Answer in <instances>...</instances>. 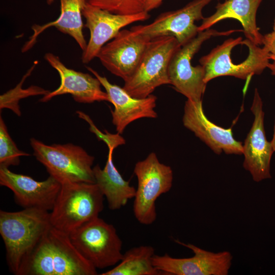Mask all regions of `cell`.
Returning a JSON list of instances; mask_svg holds the SVG:
<instances>
[{"mask_svg": "<svg viewBox=\"0 0 275 275\" xmlns=\"http://www.w3.org/2000/svg\"><path fill=\"white\" fill-rule=\"evenodd\" d=\"M97 269L52 225L22 261L17 275H96Z\"/></svg>", "mask_w": 275, "mask_h": 275, "instance_id": "6da1fadb", "label": "cell"}, {"mask_svg": "<svg viewBox=\"0 0 275 275\" xmlns=\"http://www.w3.org/2000/svg\"><path fill=\"white\" fill-rule=\"evenodd\" d=\"M269 60V54L263 47L238 37L225 40L199 62L204 68V81L207 84L222 76L250 79L267 68Z\"/></svg>", "mask_w": 275, "mask_h": 275, "instance_id": "7a4b0ae2", "label": "cell"}, {"mask_svg": "<svg viewBox=\"0 0 275 275\" xmlns=\"http://www.w3.org/2000/svg\"><path fill=\"white\" fill-rule=\"evenodd\" d=\"M51 226L49 211L35 208L15 212L0 210V234L12 273L17 275L23 259Z\"/></svg>", "mask_w": 275, "mask_h": 275, "instance_id": "3957f363", "label": "cell"}, {"mask_svg": "<svg viewBox=\"0 0 275 275\" xmlns=\"http://www.w3.org/2000/svg\"><path fill=\"white\" fill-rule=\"evenodd\" d=\"M103 197L95 183L62 184L50 212L51 225L69 234L98 217L104 207Z\"/></svg>", "mask_w": 275, "mask_h": 275, "instance_id": "277c9868", "label": "cell"}, {"mask_svg": "<svg viewBox=\"0 0 275 275\" xmlns=\"http://www.w3.org/2000/svg\"><path fill=\"white\" fill-rule=\"evenodd\" d=\"M30 144L37 160L61 184L95 183L94 157L80 146L71 143L48 145L35 138L30 139Z\"/></svg>", "mask_w": 275, "mask_h": 275, "instance_id": "5b68a950", "label": "cell"}, {"mask_svg": "<svg viewBox=\"0 0 275 275\" xmlns=\"http://www.w3.org/2000/svg\"><path fill=\"white\" fill-rule=\"evenodd\" d=\"M181 45L173 36H162L149 43L132 75L123 89L131 96L144 98L157 87L170 85L168 69L171 58Z\"/></svg>", "mask_w": 275, "mask_h": 275, "instance_id": "8992f818", "label": "cell"}, {"mask_svg": "<svg viewBox=\"0 0 275 275\" xmlns=\"http://www.w3.org/2000/svg\"><path fill=\"white\" fill-rule=\"evenodd\" d=\"M239 31L241 30L219 32L210 28L200 32L189 41L179 47L173 55L169 66L170 85L187 99L202 101L207 84L204 81L205 70L201 65H192L193 57L202 44L211 37L228 36Z\"/></svg>", "mask_w": 275, "mask_h": 275, "instance_id": "52a82bcc", "label": "cell"}, {"mask_svg": "<svg viewBox=\"0 0 275 275\" xmlns=\"http://www.w3.org/2000/svg\"><path fill=\"white\" fill-rule=\"evenodd\" d=\"M133 171L138 179L133 214L140 224L149 225L156 218V200L172 186L173 171L170 166L160 162L154 152H151L136 163Z\"/></svg>", "mask_w": 275, "mask_h": 275, "instance_id": "ba28073f", "label": "cell"}, {"mask_svg": "<svg viewBox=\"0 0 275 275\" xmlns=\"http://www.w3.org/2000/svg\"><path fill=\"white\" fill-rule=\"evenodd\" d=\"M69 235L79 253L96 269L115 265L122 259V241L116 228L99 216Z\"/></svg>", "mask_w": 275, "mask_h": 275, "instance_id": "9c48e42d", "label": "cell"}, {"mask_svg": "<svg viewBox=\"0 0 275 275\" xmlns=\"http://www.w3.org/2000/svg\"><path fill=\"white\" fill-rule=\"evenodd\" d=\"M175 241L191 250L189 258H173L167 254L154 255L152 263L161 273L173 275H227L232 264V256L228 251L214 253L193 244Z\"/></svg>", "mask_w": 275, "mask_h": 275, "instance_id": "30bf717a", "label": "cell"}, {"mask_svg": "<svg viewBox=\"0 0 275 275\" xmlns=\"http://www.w3.org/2000/svg\"><path fill=\"white\" fill-rule=\"evenodd\" d=\"M213 0H194L183 8L160 14L151 23L133 26L130 29L151 40L173 36L182 46L200 32L195 21L203 19V8Z\"/></svg>", "mask_w": 275, "mask_h": 275, "instance_id": "8fae6325", "label": "cell"}, {"mask_svg": "<svg viewBox=\"0 0 275 275\" xmlns=\"http://www.w3.org/2000/svg\"><path fill=\"white\" fill-rule=\"evenodd\" d=\"M151 40L131 29L121 30L101 48L97 58L111 73L125 81L135 71Z\"/></svg>", "mask_w": 275, "mask_h": 275, "instance_id": "7c38bea8", "label": "cell"}, {"mask_svg": "<svg viewBox=\"0 0 275 275\" xmlns=\"http://www.w3.org/2000/svg\"><path fill=\"white\" fill-rule=\"evenodd\" d=\"M82 14L86 19L85 26L89 30L90 36L81 61L88 64L97 56L101 48L112 40L125 26L138 21L148 19L149 12L145 11L132 15L111 13L86 2Z\"/></svg>", "mask_w": 275, "mask_h": 275, "instance_id": "4fadbf2b", "label": "cell"}, {"mask_svg": "<svg viewBox=\"0 0 275 275\" xmlns=\"http://www.w3.org/2000/svg\"><path fill=\"white\" fill-rule=\"evenodd\" d=\"M0 185L13 193L15 202L23 208H35L51 211L62 184L53 177L38 181L33 178L0 167Z\"/></svg>", "mask_w": 275, "mask_h": 275, "instance_id": "5bb4252c", "label": "cell"}, {"mask_svg": "<svg viewBox=\"0 0 275 275\" xmlns=\"http://www.w3.org/2000/svg\"><path fill=\"white\" fill-rule=\"evenodd\" d=\"M251 110L254 116L252 126L243 146V168L256 182L270 178V163L274 150L266 138L263 103L257 89L255 90Z\"/></svg>", "mask_w": 275, "mask_h": 275, "instance_id": "9a60e30c", "label": "cell"}, {"mask_svg": "<svg viewBox=\"0 0 275 275\" xmlns=\"http://www.w3.org/2000/svg\"><path fill=\"white\" fill-rule=\"evenodd\" d=\"M183 125L207 145L215 153L241 155L243 146L236 141L231 128L221 127L208 120L205 116L202 101L187 99L182 118Z\"/></svg>", "mask_w": 275, "mask_h": 275, "instance_id": "2e32d148", "label": "cell"}, {"mask_svg": "<svg viewBox=\"0 0 275 275\" xmlns=\"http://www.w3.org/2000/svg\"><path fill=\"white\" fill-rule=\"evenodd\" d=\"M44 59L58 72L61 82L57 89L44 95L40 101L47 102L57 96L69 94L79 103L109 102L107 93L102 91L101 84L96 77L67 67L58 56L52 53H46Z\"/></svg>", "mask_w": 275, "mask_h": 275, "instance_id": "e0dca14e", "label": "cell"}, {"mask_svg": "<svg viewBox=\"0 0 275 275\" xmlns=\"http://www.w3.org/2000/svg\"><path fill=\"white\" fill-rule=\"evenodd\" d=\"M104 87L114 105L111 111L112 123L119 134H122L131 122L143 118H156L155 111L157 97L151 94L144 98H136L130 95L123 87L111 83L105 76L100 75L91 67H87Z\"/></svg>", "mask_w": 275, "mask_h": 275, "instance_id": "ac0fdd59", "label": "cell"}, {"mask_svg": "<svg viewBox=\"0 0 275 275\" xmlns=\"http://www.w3.org/2000/svg\"><path fill=\"white\" fill-rule=\"evenodd\" d=\"M262 0H226L218 3L216 11L211 16L204 18L198 26L199 32L210 29L218 22L226 19L238 20L243 27L246 39L253 43L262 44L263 36L257 25L256 14Z\"/></svg>", "mask_w": 275, "mask_h": 275, "instance_id": "d6986e66", "label": "cell"}, {"mask_svg": "<svg viewBox=\"0 0 275 275\" xmlns=\"http://www.w3.org/2000/svg\"><path fill=\"white\" fill-rule=\"evenodd\" d=\"M108 148L107 160L103 169L99 165L93 168L95 183L105 197L108 208L118 210L134 198L136 189L125 180L116 168L113 158V147Z\"/></svg>", "mask_w": 275, "mask_h": 275, "instance_id": "ffe728a7", "label": "cell"}, {"mask_svg": "<svg viewBox=\"0 0 275 275\" xmlns=\"http://www.w3.org/2000/svg\"><path fill=\"white\" fill-rule=\"evenodd\" d=\"M86 0H60L61 13L54 21L42 25H34L32 27L33 35L23 46V51L30 49L35 44L39 35L46 29L54 26L61 32L72 37L84 51L87 46L82 29V10Z\"/></svg>", "mask_w": 275, "mask_h": 275, "instance_id": "44dd1931", "label": "cell"}, {"mask_svg": "<svg viewBox=\"0 0 275 275\" xmlns=\"http://www.w3.org/2000/svg\"><path fill=\"white\" fill-rule=\"evenodd\" d=\"M154 249L150 245H140L127 251L120 263L101 275H158L161 272L152 263Z\"/></svg>", "mask_w": 275, "mask_h": 275, "instance_id": "7402d4cb", "label": "cell"}, {"mask_svg": "<svg viewBox=\"0 0 275 275\" xmlns=\"http://www.w3.org/2000/svg\"><path fill=\"white\" fill-rule=\"evenodd\" d=\"M37 62L34 64L25 75L23 76L21 81L15 88L10 90L9 91L1 95V110L4 108H7L12 110L17 116H20L21 112L18 103L20 99L36 95H45L49 92V91L37 86H33L26 89H24L21 87L25 78L32 72Z\"/></svg>", "mask_w": 275, "mask_h": 275, "instance_id": "603a6c76", "label": "cell"}, {"mask_svg": "<svg viewBox=\"0 0 275 275\" xmlns=\"http://www.w3.org/2000/svg\"><path fill=\"white\" fill-rule=\"evenodd\" d=\"M30 154L19 150L10 136L6 124L0 117V167L18 166L20 157Z\"/></svg>", "mask_w": 275, "mask_h": 275, "instance_id": "cb8c5ba5", "label": "cell"}, {"mask_svg": "<svg viewBox=\"0 0 275 275\" xmlns=\"http://www.w3.org/2000/svg\"><path fill=\"white\" fill-rule=\"evenodd\" d=\"M89 4L120 15L135 14L145 11V0H86Z\"/></svg>", "mask_w": 275, "mask_h": 275, "instance_id": "d4e9b609", "label": "cell"}, {"mask_svg": "<svg viewBox=\"0 0 275 275\" xmlns=\"http://www.w3.org/2000/svg\"><path fill=\"white\" fill-rule=\"evenodd\" d=\"M76 114L80 118L84 119L90 124V130L94 133L98 139L103 141L107 146L108 148L113 147L115 149L118 146L125 143V140L120 135V134H112L105 130V133L101 132L94 125L90 117L85 113L77 111Z\"/></svg>", "mask_w": 275, "mask_h": 275, "instance_id": "484cf974", "label": "cell"}, {"mask_svg": "<svg viewBox=\"0 0 275 275\" xmlns=\"http://www.w3.org/2000/svg\"><path fill=\"white\" fill-rule=\"evenodd\" d=\"M262 44L269 53L270 60H275V31L263 36Z\"/></svg>", "mask_w": 275, "mask_h": 275, "instance_id": "4316f807", "label": "cell"}, {"mask_svg": "<svg viewBox=\"0 0 275 275\" xmlns=\"http://www.w3.org/2000/svg\"><path fill=\"white\" fill-rule=\"evenodd\" d=\"M163 0H145V11L149 12L157 8L162 3Z\"/></svg>", "mask_w": 275, "mask_h": 275, "instance_id": "83f0119b", "label": "cell"}, {"mask_svg": "<svg viewBox=\"0 0 275 275\" xmlns=\"http://www.w3.org/2000/svg\"><path fill=\"white\" fill-rule=\"evenodd\" d=\"M271 72V74L275 76V62H273L272 63H269L268 67Z\"/></svg>", "mask_w": 275, "mask_h": 275, "instance_id": "f1b7e54d", "label": "cell"}, {"mask_svg": "<svg viewBox=\"0 0 275 275\" xmlns=\"http://www.w3.org/2000/svg\"><path fill=\"white\" fill-rule=\"evenodd\" d=\"M273 149L274 151H275V123H274V131H273V134L272 136V139L271 141Z\"/></svg>", "mask_w": 275, "mask_h": 275, "instance_id": "f546056e", "label": "cell"}, {"mask_svg": "<svg viewBox=\"0 0 275 275\" xmlns=\"http://www.w3.org/2000/svg\"><path fill=\"white\" fill-rule=\"evenodd\" d=\"M54 0H46V3L48 5L51 4Z\"/></svg>", "mask_w": 275, "mask_h": 275, "instance_id": "4dcf8cb0", "label": "cell"}, {"mask_svg": "<svg viewBox=\"0 0 275 275\" xmlns=\"http://www.w3.org/2000/svg\"><path fill=\"white\" fill-rule=\"evenodd\" d=\"M273 30L275 31V18H274V21H273Z\"/></svg>", "mask_w": 275, "mask_h": 275, "instance_id": "1f68e13d", "label": "cell"}, {"mask_svg": "<svg viewBox=\"0 0 275 275\" xmlns=\"http://www.w3.org/2000/svg\"><path fill=\"white\" fill-rule=\"evenodd\" d=\"M273 61L275 62V60H274V61Z\"/></svg>", "mask_w": 275, "mask_h": 275, "instance_id": "d6a6232c", "label": "cell"}]
</instances>
